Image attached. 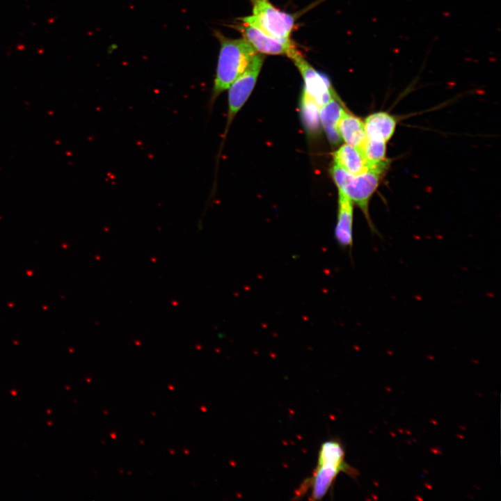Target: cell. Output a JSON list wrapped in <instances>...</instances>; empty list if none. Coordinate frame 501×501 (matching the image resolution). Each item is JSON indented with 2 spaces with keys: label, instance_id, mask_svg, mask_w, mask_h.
<instances>
[{
  "label": "cell",
  "instance_id": "cell-1",
  "mask_svg": "<svg viewBox=\"0 0 501 501\" xmlns=\"http://www.w3.org/2000/svg\"><path fill=\"white\" fill-rule=\"evenodd\" d=\"M340 472L351 477L358 475L357 470L346 462L344 449L340 440H327L319 447L317 465L311 476L301 483L295 495L301 498L310 491V500H321L331 490Z\"/></svg>",
  "mask_w": 501,
  "mask_h": 501
},
{
  "label": "cell",
  "instance_id": "cell-2",
  "mask_svg": "<svg viewBox=\"0 0 501 501\" xmlns=\"http://www.w3.org/2000/svg\"><path fill=\"white\" fill-rule=\"evenodd\" d=\"M214 35L219 42L220 50L209 101L210 108L219 95L228 89L233 81L245 70L257 53L244 38H230L218 30L214 31Z\"/></svg>",
  "mask_w": 501,
  "mask_h": 501
},
{
  "label": "cell",
  "instance_id": "cell-3",
  "mask_svg": "<svg viewBox=\"0 0 501 501\" xmlns=\"http://www.w3.org/2000/svg\"><path fill=\"white\" fill-rule=\"evenodd\" d=\"M384 171L369 169L360 175H352L335 164L331 169L332 177L339 192L346 195L362 210L369 228L376 232L369 214V202L376 190Z\"/></svg>",
  "mask_w": 501,
  "mask_h": 501
},
{
  "label": "cell",
  "instance_id": "cell-4",
  "mask_svg": "<svg viewBox=\"0 0 501 501\" xmlns=\"http://www.w3.org/2000/svg\"><path fill=\"white\" fill-rule=\"evenodd\" d=\"M253 14L237 19L254 26L267 34L279 39L289 40L294 28L296 16L283 12L269 0H250Z\"/></svg>",
  "mask_w": 501,
  "mask_h": 501
},
{
  "label": "cell",
  "instance_id": "cell-5",
  "mask_svg": "<svg viewBox=\"0 0 501 501\" xmlns=\"http://www.w3.org/2000/svg\"><path fill=\"white\" fill-rule=\"evenodd\" d=\"M264 57L257 53L245 70L229 87L228 120L224 136L237 112L250 95L262 69Z\"/></svg>",
  "mask_w": 501,
  "mask_h": 501
},
{
  "label": "cell",
  "instance_id": "cell-6",
  "mask_svg": "<svg viewBox=\"0 0 501 501\" xmlns=\"http://www.w3.org/2000/svg\"><path fill=\"white\" fill-rule=\"evenodd\" d=\"M231 27L237 29L258 53L269 55H285L292 59L301 53L291 39L274 38L256 26L238 20Z\"/></svg>",
  "mask_w": 501,
  "mask_h": 501
},
{
  "label": "cell",
  "instance_id": "cell-7",
  "mask_svg": "<svg viewBox=\"0 0 501 501\" xmlns=\"http://www.w3.org/2000/svg\"><path fill=\"white\" fill-rule=\"evenodd\" d=\"M299 69L304 81L303 91L320 106L328 102L336 94L329 80L318 72L299 53L292 59Z\"/></svg>",
  "mask_w": 501,
  "mask_h": 501
},
{
  "label": "cell",
  "instance_id": "cell-8",
  "mask_svg": "<svg viewBox=\"0 0 501 501\" xmlns=\"http://www.w3.org/2000/svg\"><path fill=\"white\" fill-rule=\"evenodd\" d=\"M353 207L352 201L339 192L338 209L334 238L338 246L351 252L353 245Z\"/></svg>",
  "mask_w": 501,
  "mask_h": 501
},
{
  "label": "cell",
  "instance_id": "cell-9",
  "mask_svg": "<svg viewBox=\"0 0 501 501\" xmlns=\"http://www.w3.org/2000/svg\"><path fill=\"white\" fill-rule=\"evenodd\" d=\"M396 124L395 118L387 112L372 113L364 122L366 138L386 143L393 136Z\"/></svg>",
  "mask_w": 501,
  "mask_h": 501
},
{
  "label": "cell",
  "instance_id": "cell-10",
  "mask_svg": "<svg viewBox=\"0 0 501 501\" xmlns=\"http://www.w3.org/2000/svg\"><path fill=\"white\" fill-rule=\"evenodd\" d=\"M333 158L335 164L352 175H360L370 169L360 149L347 143L334 152Z\"/></svg>",
  "mask_w": 501,
  "mask_h": 501
},
{
  "label": "cell",
  "instance_id": "cell-11",
  "mask_svg": "<svg viewBox=\"0 0 501 501\" xmlns=\"http://www.w3.org/2000/svg\"><path fill=\"white\" fill-rule=\"evenodd\" d=\"M337 129L345 143L360 148L366 139L364 122L358 117L343 110Z\"/></svg>",
  "mask_w": 501,
  "mask_h": 501
},
{
  "label": "cell",
  "instance_id": "cell-12",
  "mask_svg": "<svg viewBox=\"0 0 501 501\" xmlns=\"http://www.w3.org/2000/svg\"><path fill=\"white\" fill-rule=\"evenodd\" d=\"M343 110L344 108L337 95L319 108V120L329 141L333 145H337L341 139L337 125Z\"/></svg>",
  "mask_w": 501,
  "mask_h": 501
},
{
  "label": "cell",
  "instance_id": "cell-13",
  "mask_svg": "<svg viewBox=\"0 0 501 501\" xmlns=\"http://www.w3.org/2000/svg\"><path fill=\"white\" fill-rule=\"evenodd\" d=\"M301 102L307 125L312 128H315L319 120V106L304 91H303Z\"/></svg>",
  "mask_w": 501,
  "mask_h": 501
}]
</instances>
